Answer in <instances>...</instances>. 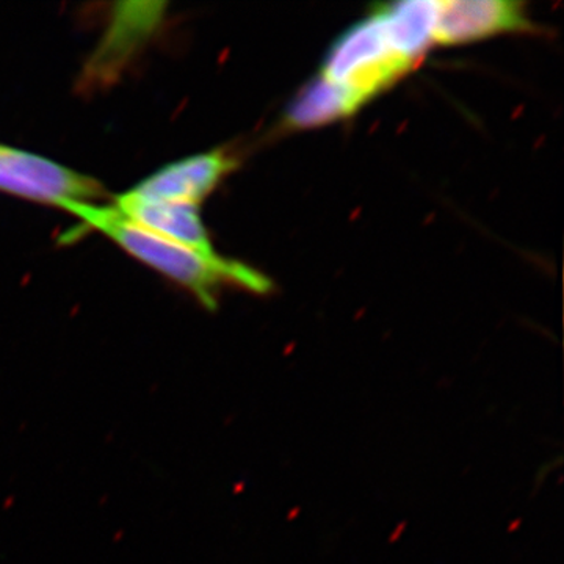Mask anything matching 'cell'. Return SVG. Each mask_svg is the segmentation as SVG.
I'll list each match as a JSON object with an SVG mask.
<instances>
[{"label": "cell", "mask_w": 564, "mask_h": 564, "mask_svg": "<svg viewBox=\"0 0 564 564\" xmlns=\"http://www.w3.org/2000/svg\"><path fill=\"white\" fill-rule=\"evenodd\" d=\"M88 228L109 237L140 262L191 291L207 310L217 307L218 293L225 285L252 293L272 291V282L242 262L221 258L217 252L193 250L148 231L124 217L113 204H70L65 209Z\"/></svg>", "instance_id": "cell-1"}, {"label": "cell", "mask_w": 564, "mask_h": 564, "mask_svg": "<svg viewBox=\"0 0 564 564\" xmlns=\"http://www.w3.org/2000/svg\"><path fill=\"white\" fill-rule=\"evenodd\" d=\"M413 68L414 65L392 50L373 11L336 40L321 76L350 91L364 106Z\"/></svg>", "instance_id": "cell-2"}, {"label": "cell", "mask_w": 564, "mask_h": 564, "mask_svg": "<svg viewBox=\"0 0 564 564\" xmlns=\"http://www.w3.org/2000/svg\"><path fill=\"white\" fill-rule=\"evenodd\" d=\"M0 192L65 209L107 196L101 182L29 151L0 144Z\"/></svg>", "instance_id": "cell-3"}, {"label": "cell", "mask_w": 564, "mask_h": 564, "mask_svg": "<svg viewBox=\"0 0 564 564\" xmlns=\"http://www.w3.org/2000/svg\"><path fill=\"white\" fill-rule=\"evenodd\" d=\"M525 3L513 0H443L437 2L434 44L473 43L502 33L529 32Z\"/></svg>", "instance_id": "cell-4"}, {"label": "cell", "mask_w": 564, "mask_h": 564, "mask_svg": "<svg viewBox=\"0 0 564 564\" xmlns=\"http://www.w3.org/2000/svg\"><path fill=\"white\" fill-rule=\"evenodd\" d=\"M236 165L225 151L204 152L162 166L129 192L141 198L199 206Z\"/></svg>", "instance_id": "cell-5"}, {"label": "cell", "mask_w": 564, "mask_h": 564, "mask_svg": "<svg viewBox=\"0 0 564 564\" xmlns=\"http://www.w3.org/2000/svg\"><path fill=\"white\" fill-rule=\"evenodd\" d=\"M113 207L128 220L148 231L191 247L193 250L215 254L209 234L199 215V206L158 202V199L141 198L132 192H124L115 198Z\"/></svg>", "instance_id": "cell-6"}, {"label": "cell", "mask_w": 564, "mask_h": 564, "mask_svg": "<svg viewBox=\"0 0 564 564\" xmlns=\"http://www.w3.org/2000/svg\"><path fill=\"white\" fill-rule=\"evenodd\" d=\"M389 44L404 61L415 65L434 44L436 0H406L375 10Z\"/></svg>", "instance_id": "cell-7"}, {"label": "cell", "mask_w": 564, "mask_h": 564, "mask_svg": "<svg viewBox=\"0 0 564 564\" xmlns=\"http://www.w3.org/2000/svg\"><path fill=\"white\" fill-rule=\"evenodd\" d=\"M361 107L350 91L318 76L304 85L289 104L282 117V124L291 131L321 128L355 115Z\"/></svg>", "instance_id": "cell-8"}]
</instances>
